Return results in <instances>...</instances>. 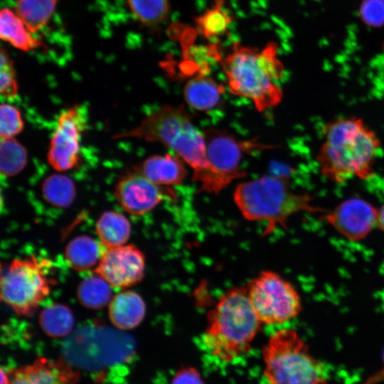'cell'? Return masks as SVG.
<instances>
[{"instance_id": "cell-26", "label": "cell", "mask_w": 384, "mask_h": 384, "mask_svg": "<svg viewBox=\"0 0 384 384\" xmlns=\"http://www.w3.org/2000/svg\"><path fill=\"white\" fill-rule=\"evenodd\" d=\"M134 18L146 26H156L167 18L169 0H126Z\"/></svg>"}, {"instance_id": "cell-13", "label": "cell", "mask_w": 384, "mask_h": 384, "mask_svg": "<svg viewBox=\"0 0 384 384\" xmlns=\"http://www.w3.org/2000/svg\"><path fill=\"white\" fill-rule=\"evenodd\" d=\"M144 270L143 252L134 245H122L107 249L102 255L95 272L111 286L126 288L139 282Z\"/></svg>"}, {"instance_id": "cell-10", "label": "cell", "mask_w": 384, "mask_h": 384, "mask_svg": "<svg viewBox=\"0 0 384 384\" xmlns=\"http://www.w3.org/2000/svg\"><path fill=\"white\" fill-rule=\"evenodd\" d=\"M87 108L76 105L62 111L52 134L47 159L55 170L65 171L80 161V143L87 126Z\"/></svg>"}, {"instance_id": "cell-18", "label": "cell", "mask_w": 384, "mask_h": 384, "mask_svg": "<svg viewBox=\"0 0 384 384\" xmlns=\"http://www.w3.org/2000/svg\"><path fill=\"white\" fill-rule=\"evenodd\" d=\"M0 38L22 51H31L41 45L15 11L4 8L0 11Z\"/></svg>"}, {"instance_id": "cell-14", "label": "cell", "mask_w": 384, "mask_h": 384, "mask_svg": "<svg viewBox=\"0 0 384 384\" xmlns=\"http://www.w3.org/2000/svg\"><path fill=\"white\" fill-rule=\"evenodd\" d=\"M9 384H75L79 374L63 361L39 357L28 366L14 370Z\"/></svg>"}, {"instance_id": "cell-30", "label": "cell", "mask_w": 384, "mask_h": 384, "mask_svg": "<svg viewBox=\"0 0 384 384\" xmlns=\"http://www.w3.org/2000/svg\"><path fill=\"white\" fill-rule=\"evenodd\" d=\"M363 16L370 23H380L384 20V2L381 0H368L363 6Z\"/></svg>"}, {"instance_id": "cell-8", "label": "cell", "mask_w": 384, "mask_h": 384, "mask_svg": "<svg viewBox=\"0 0 384 384\" xmlns=\"http://www.w3.org/2000/svg\"><path fill=\"white\" fill-rule=\"evenodd\" d=\"M203 132L206 158L215 179L218 193L233 181L246 176V171L241 168L246 154L274 147L258 138L241 139L217 128H207Z\"/></svg>"}, {"instance_id": "cell-34", "label": "cell", "mask_w": 384, "mask_h": 384, "mask_svg": "<svg viewBox=\"0 0 384 384\" xmlns=\"http://www.w3.org/2000/svg\"><path fill=\"white\" fill-rule=\"evenodd\" d=\"M383 360H384V353H383Z\"/></svg>"}, {"instance_id": "cell-7", "label": "cell", "mask_w": 384, "mask_h": 384, "mask_svg": "<svg viewBox=\"0 0 384 384\" xmlns=\"http://www.w3.org/2000/svg\"><path fill=\"white\" fill-rule=\"evenodd\" d=\"M43 267L33 256L12 260L2 273L1 300L18 315L31 316L49 294L50 284Z\"/></svg>"}, {"instance_id": "cell-9", "label": "cell", "mask_w": 384, "mask_h": 384, "mask_svg": "<svg viewBox=\"0 0 384 384\" xmlns=\"http://www.w3.org/2000/svg\"><path fill=\"white\" fill-rule=\"evenodd\" d=\"M246 288L250 302L263 324H282L301 312L302 301L298 292L273 271L261 272Z\"/></svg>"}, {"instance_id": "cell-4", "label": "cell", "mask_w": 384, "mask_h": 384, "mask_svg": "<svg viewBox=\"0 0 384 384\" xmlns=\"http://www.w3.org/2000/svg\"><path fill=\"white\" fill-rule=\"evenodd\" d=\"M314 200L309 193L294 191L287 174L265 175L242 182L233 192V201L246 220L266 222L265 234L285 228L296 213L324 214L326 210L313 206Z\"/></svg>"}, {"instance_id": "cell-23", "label": "cell", "mask_w": 384, "mask_h": 384, "mask_svg": "<svg viewBox=\"0 0 384 384\" xmlns=\"http://www.w3.org/2000/svg\"><path fill=\"white\" fill-rule=\"evenodd\" d=\"M41 329L48 336L61 338L70 334L74 319L70 309L62 304H53L46 307L40 314Z\"/></svg>"}, {"instance_id": "cell-15", "label": "cell", "mask_w": 384, "mask_h": 384, "mask_svg": "<svg viewBox=\"0 0 384 384\" xmlns=\"http://www.w3.org/2000/svg\"><path fill=\"white\" fill-rule=\"evenodd\" d=\"M185 161L175 154H155L143 161L139 171L150 181L169 187L183 183L187 174Z\"/></svg>"}, {"instance_id": "cell-11", "label": "cell", "mask_w": 384, "mask_h": 384, "mask_svg": "<svg viewBox=\"0 0 384 384\" xmlns=\"http://www.w3.org/2000/svg\"><path fill=\"white\" fill-rule=\"evenodd\" d=\"M114 193L120 206L135 215L149 213L166 198L176 197L174 190L152 183L138 169L122 176Z\"/></svg>"}, {"instance_id": "cell-17", "label": "cell", "mask_w": 384, "mask_h": 384, "mask_svg": "<svg viewBox=\"0 0 384 384\" xmlns=\"http://www.w3.org/2000/svg\"><path fill=\"white\" fill-rule=\"evenodd\" d=\"M145 313L146 305L143 299L134 291L117 293L109 304L110 320L120 330L137 327L142 321Z\"/></svg>"}, {"instance_id": "cell-24", "label": "cell", "mask_w": 384, "mask_h": 384, "mask_svg": "<svg viewBox=\"0 0 384 384\" xmlns=\"http://www.w3.org/2000/svg\"><path fill=\"white\" fill-rule=\"evenodd\" d=\"M110 284L95 273L85 278L79 284L77 295L79 302L91 309H101L112 300Z\"/></svg>"}, {"instance_id": "cell-16", "label": "cell", "mask_w": 384, "mask_h": 384, "mask_svg": "<svg viewBox=\"0 0 384 384\" xmlns=\"http://www.w3.org/2000/svg\"><path fill=\"white\" fill-rule=\"evenodd\" d=\"M225 87L208 73H196L185 82L183 96L192 109L208 112L218 107L222 102Z\"/></svg>"}, {"instance_id": "cell-31", "label": "cell", "mask_w": 384, "mask_h": 384, "mask_svg": "<svg viewBox=\"0 0 384 384\" xmlns=\"http://www.w3.org/2000/svg\"><path fill=\"white\" fill-rule=\"evenodd\" d=\"M171 384H205L199 372L193 367H183L173 378Z\"/></svg>"}, {"instance_id": "cell-32", "label": "cell", "mask_w": 384, "mask_h": 384, "mask_svg": "<svg viewBox=\"0 0 384 384\" xmlns=\"http://www.w3.org/2000/svg\"><path fill=\"white\" fill-rule=\"evenodd\" d=\"M377 227L384 232V202L381 207L378 208Z\"/></svg>"}, {"instance_id": "cell-28", "label": "cell", "mask_w": 384, "mask_h": 384, "mask_svg": "<svg viewBox=\"0 0 384 384\" xmlns=\"http://www.w3.org/2000/svg\"><path fill=\"white\" fill-rule=\"evenodd\" d=\"M0 92L2 97L12 100L17 97L18 87L13 61L4 49H1Z\"/></svg>"}, {"instance_id": "cell-25", "label": "cell", "mask_w": 384, "mask_h": 384, "mask_svg": "<svg viewBox=\"0 0 384 384\" xmlns=\"http://www.w3.org/2000/svg\"><path fill=\"white\" fill-rule=\"evenodd\" d=\"M41 193L50 205L67 208L73 203L76 191L75 183L70 177L61 174H53L42 182Z\"/></svg>"}, {"instance_id": "cell-2", "label": "cell", "mask_w": 384, "mask_h": 384, "mask_svg": "<svg viewBox=\"0 0 384 384\" xmlns=\"http://www.w3.org/2000/svg\"><path fill=\"white\" fill-rule=\"evenodd\" d=\"M381 142L376 132L358 117H340L324 124L316 160L321 175L336 184L375 174Z\"/></svg>"}, {"instance_id": "cell-1", "label": "cell", "mask_w": 384, "mask_h": 384, "mask_svg": "<svg viewBox=\"0 0 384 384\" xmlns=\"http://www.w3.org/2000/svg\"><path fill=\"white\" fill-rule=\"evenodd\" d=\"M112 138H134L163 144L192 169V181L199 183L198 192L218 193L206 158L203 132L196 127L193 116L183 105H161L145 115L136 127Z\"/></svg>"}, {"instance_id": "cell-6", "label": "cell", "mask_w": 384, "mask_h": 384, "mask_svg": "<svg viewBox=\"0 0 384 384\" xmlns=\"http://www.w3.org/2000/svg\"><path fill=\"white\" fill-rule=\"evenodd\" d=\"M267 384H328L323 363L314 358L297 332H275L262 350Z\"/></svg>"}, {"instance_id": "cell-5", "label": "cell", "mask_w": 384, "mask_h": 384, "mask_svg": "<svg viewBox=\"0 0 384 384\" xmlns=\"http://www.w3.org/2000/svg\"><path fill=\"white\" fill-rule=\"evenodd\" d=\"M207 321L203 343L213 356L224 361L248 352L262 324L243 287L232 288L221 295Z\"/></svg>"}, {"instance_id": "cell-12", "label": "cell", "mask_w": 384, "mask_h": 384, "mask_svg": "<svg viewBox=\"0 0 384 384\" xmlns=\"http://www.w3.org/2000/svg\"><path fill=\"white\" fill-rule=\"evenodd\" d=\"M378 208L368 201L351 197L321 215L332 228L352 241L366 238L378 225Z\"/></svg>"}, {"instance_id": "cell-19", "label": "cell", "mask_w": 384, "mask_h": 384, "mask_svg": "<svg viewBox=\"0 0 384 384\" xmlns=\"http://www.w3.org/2000/svg\"><path fill=\"white\" fill-rule=\"evenodd\" d=\"M95 229L101 243L107 249L124 245L131 233L128 219L114 210L104 212L97 220Z\"/></svg>"}, {"instance_id": "cell-21", "label": "cell", "mask_w": 384, "mask_h": 384, "mask_svg": "<svg viewBox=\"0 0 384 384\" xmlns=\"http://www.w3.org/2000/svg\"><path fill=\"white\" fill-rule=\"evenodd\" d=\"M58 0H16L15 12L31 33L43 28L55 13Z\"/></svg>"}, {"instance_id": "cell-27", "label": "cell", "mask_w": 384, "mask_h": 384, "mask_svg": "<svg viewBox=\"0 0 384 384\" xmlns=\"http://www.w3.org/2000/svg\"><path fill=\"white\" fill-rule=\"evenodd\" d=\"M28 154L26 148L14 137L1 138L0 173L3 177H11L26 166Z\"/></svg>"}, {"instance_id": "cell-20", "label": "cell", "mask_w": 384, "mask_h": 384, "mask_svg": "<svg viewBox=\"0 0 384 384\" xmlns=\"http://www.w3.org/2000/svg\"><path fill=\"white\" fill-rule=\"evenodd\" d=\"M233 20L225 0H215L212 6L195 18L199 34L207 39L223 36Z\"/></svg>"}, {"instance_id": "cell-33", "label": "cell", "mask_w": 384, "mask_h": 384, "mask_svg": "<svg viewBox=\"0 0 384 384\" xmlns=\"http://www.w3.org/2000/svg\"><path fill=\"white\" fill-rule=\"evenodd\" d=\"M9 378L3 369H1V384H9Z\"/></svg>"}, {"instance_id": "cell-22", "label": "cell", "mask_w": 384, "mask_h": 384, "mask_svg": "<svg viewBox=\"0 0 384 384\" xmlns=\"http://www.w3.org/2000/svg\"><path fill=\"white\" fill-rule=\"evenodd\" d=\"M65 258L70 267L85 271L95 266L100 260V250L97 242L87 235L71 240L65 248Z\"/></svg>"}, {"instance_id": "cell-29", "label": "cell", "mask_w": 384, "mask_h": 384, "mask_svg": "<svg viewBox=\"0 0 384 384\" xmlns=\"http://www.w3.org/2000/svg\"><path fill=\"white\" fill-rule=\"evenodd\" d=\"M23 128L20 111L14 105L3 103L0 107V137L12 138L18 134Z\"/></svg>"}, {"instance_id": "cell-3", "label": "cell", "mask_w": 384, "mask_h": 384, "mask_svg": "<svg viewBox=\"0 0 384 384\" xmlns=\"http://www.w3.org/2000/svg\"><path fill=\"white\" fill-rule=\"evenodd\" d=\"M220 63L230 92L251 100L258 112L282 102L283 91L277 82L284 75V66L273 43L259 50L235 43Z\"/></svg>"}]
</instances>
